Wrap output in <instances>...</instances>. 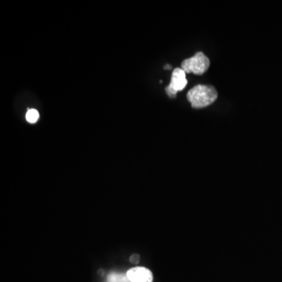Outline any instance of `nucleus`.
<instances>
[{
    "mask_svg": "<svg viewBox=\"0 0 282 282\" xmlns=\"http://www.w3.org/2000/svg\"><path fill=\"white\" fill-rule=\"evenodd\" d=\"M218 97L217 90L211 85H197L187 93V98L193 109H203L214 103Z\"/></svg>",
    "mask_w": 282,
    "mask_h": 282,
    "instance_id": "f257e3e1",
    "label": "nucleus"
},
{
    "mask_svg": "<svg viewBox=\"0 0 282 282\" xmlns=\"http://www.w3.org/2000/svg\"><path fill=\"white\" fill-rule=\"evenodd\" d=\"M210 65L209 59L202 52H196L195 56L184 60L181 69L185 73H193L198 76L204 74Z\"/></svg>",
    "mask_w": 282,
    "mask_h": 282,
    "instance_id": "f03ea898",
    "label": "nucleus"
},
{
    "mask_svg": "<svg viewBox=\"0 0 282 282\" xmlns=\"http://www.w3.org/2000/svg\"><path fill=\"white\" fill-rule=\"evenodd\" d=\"M187 84L186 73L181 69V68L177 67L172 72L170 83L166 88V94L171 98H174L177 95V93L183 91Z\"/></svg>",
    "mask_w": 282,
    "mask_h": 282,
    "instance_id": "7ed1b4c3",
    "label": "nucleus"
},
{
    "mask_svg": "<svg viewBox=\"0 0 282 282\" xmlns=\"http://www.w3.org/2000/svg\"><path fill=\"white\" fill-rule=\"evenodd\" d=\"M130 282H153L154 274L152 271L145 267H135L127 272Z\"/></svg>",
    "mask_w": 282,
    "mask_h": 282,
    "instance_id": "20e7f679",
    "label": "nucleus"
},
{
    "mask_svg": "<svg viewBox=\"0 0 282 282\" xmlns=\"http://www.w3.org/2000/svg\"><path fill=\"white\" fill-rule=\"evenodd\" d=\"M107 282H130L127 277V274H118V273H111L108 276Z\"/></svg>",
    "mask_w": 282,
    "mask_h": 282,
    "instance_id": "39448f33",
    "label": "nucleus"
},
{
    "mask_svg": "<svg viewBox=\"0 0 282 282\" xmlns=\"http://www.w3.org/2000/svg\"><path fill=\"white\" fill-rule=\"evenodd\" d=\"M40 118V114L36 109H30L26 114V120L30 123L37 122Z\"/></svg>",
    "mask_w": 282,
    "mask_h": 282,
    "instance_id": "423d86ee",
    "label": "nucleus"
},
{
    "mask_svg": "<svg viewBox=\"0 0 282 282\" xmlns=\"http://www.w3.org/2000/svg\"><path fill=\"white\" fill-rule=\"evenodd\" d=\"M139 256L137 254H133V256L130 257V262H133V263H138L139 261Z\"/></svg>",
    "mask_w": 282,
    "mask_h": 282,
    "instance_id": "0eeeda50",
    "label": "nucleus"
},
{
    "mask_svg": "<svg viewBox=\"0 0 282 282\" xmlns=\"http://www.w3.org/2000/svg\"><path fill=\"white\" fill-rule=\"evenodd\" d=\"M170 68H171V66L169 65V64H168V65H166V67H165V69H170Z\"/></svg>",
    "mask_w": 282,
    "mask_h": 282,
    "instance_id": "6e6552de",
    "label": "nucleus"
}]
</instances>
